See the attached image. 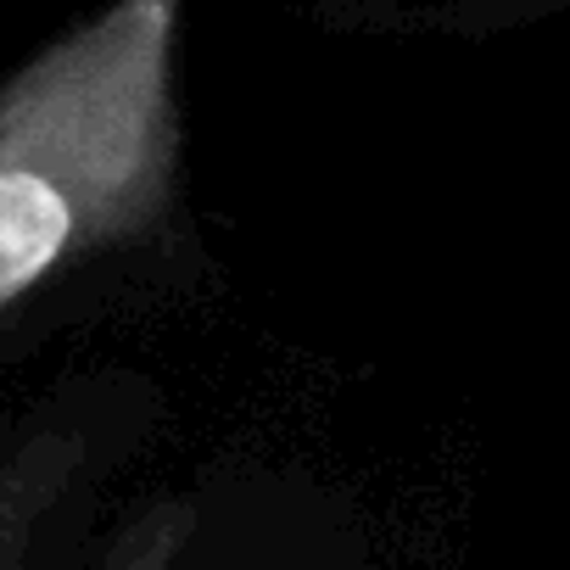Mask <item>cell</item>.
<instances>
[{
    "label": "cell",
    "instance_id": "6da1fadb",
    "mask_svg": "<svg viewBox=\"0 0 570 570\" xmlns=\"http://www.w3.org/2000/svg\"><path fill=\"white\" fill-rule=\"evenodd\" d=\"M179 18L185 0H112L0 85V314L168 218Z\"/></svg>",
    "mask_w": 570,
    "mask_h": 570
},
{
    "label": "cell",
    "instance_id": "7a4b0ae2",
    "mask_svg": "<svg viewBox=\"0 0 570 570\" xmlns=\"http://www.w3.org/2000/svg\"><path fill=\"white\" fill-rule=\"evenodd\" d=\"M90 448L73 431H35L0 448V570H29L46 525L85 481Z\"/></svg>",
    "mask_w": 570,
    "mask_h": 570
}]
</instances>
